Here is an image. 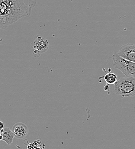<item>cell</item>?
<instances>
[{
  "instance_id": "5",
  "label": "cell",
  "mask_w": 135,
  "mask_h": 149,
  "mask_svg": "<svg viewBox=\"0 0 135 149\" xmlns=\"http://www.w3.org/2000/svg\"><path fill=\"white\" fill-rule=\"evenodd\" d=\"M117 54L125 59L135 63V44L128 43L123 45Z\"/></svg>"
},
{
  "instance_id": "1",
  "label": "cell",
  "mask_w": 135,
  "mask_h": 149,
  "mask_svg": "<svg viewBox=\"0 0 135 149\" xmlns=\"http://www.w3.org/2000/svg\"><path fill=\"white\" fill-rule=\"evenodd\" d=\"M36 0H0V28L5 29L22 17H29Z\"/></svg>"
},
{
  "instance_id": "4",
  "label": "cell",
  "mask_w": 135,
  "mask_h": 149,
  "mask_svg": "<svg viewBox=\"0 0 135 149\" xmlns=\"http://www.w3.org/2000/svg\"><path fill=\"white\" fill-rule=\"evenodd\" d=\"M31 46L34 49V56L36 57V55H38V57H39L41 54L47 51L49 48V42L47 40L40 35H38L36 38L31 43Z\"/></svg>"
},
{
  "instance_id": "10",
  "label": "cell",
  "mask_w": 135,
  "mask_h": 149,
  "mask_svg": "<svg viewBox=\"0 0 135 149\" xmlns=\"http://www.w3.org/2000/svg\"><path fill=\"white\" fill-rule=\"evenodd\" d=\"M2 136L1 134V132H0V140H2Z\"/></svg>"
},
{
  "instance_id": "6",
  "label": "cell",
  "mask_w": 135,
  "mask_h": 149,
  "mask_svg": "<svg viewBox=\"0 0 135 149\" xmlns=\"http://www.w3.org/2000/svg\"><path fill=\"white\" fill-rule=\"evenodd\" d=\"M12 131L15 137L19 139H23L27 136L28 134L27 126L22 122L16 123L12 127Z\"/></svg>"
},
{
  "instance_id": "2",
  "label": "cell",
  "mask_w": 135,
  "mask_h": 149,
  "mask_svg": "<svg viewBox=\"0 0 135 149\" xmlns=\"http://www.w3.org/2000/svg\"><path fill=\"white\" fill-rule=\"evenodd\" d=\"M114 93L122 97L135 96V77H125L117 80L114 86Z\"/></svg>"
},
{
  "instance_id": "11",
  "label": "cell",
  "mask_w": 135,
  "mask_h": 149,
  "mask_svg": "<svg viewBox=\"0 0 135 149\" xmlns=\"http://www.w3.org/2000/svg\"></svg>"
},
{
  "instance_id": "8",
  "label": "cell",
  "mask_w": 135,
  "mask_h": 149,
  "mask_svg": "<svg viewBox=\"0 0 135 149\" xmlns=\"http://www.w3.org/2000/svg\"><path fill=\"white\" fill-rule=\"evenodd\" d=\"M104 79L108 84H115L117 81V76L115 73L109 72L105 75Z\"/></svg>"
},
{
  "instance_id": "9",
  "label": "cell",
  "mask_w": 135,
  "mask_h": 149,
  "mask_svg": "<svg viewBox=\"0 0 135 149\" xmlns=\"http://www.w3.org/2000/svg\"><path fill=\"white\" fill-rule=\"evenodd\" d=\"M4 128L3 123L2 121H0V131L2 130Z\"/></svg>"
},
{
  "instance_id": "7",
  "label": "cell",
  "mask_w": 135,
  "mask_h": 149,
  "mask_svg": "<svg viewBox=\"0 0 135 149\" xmlns=\"http://www.w3.org/2000/svg\"><path fill=\"white\" fill-rule=\"evenodd\" d=\"M1 134L2 136V139L7 145H10L13 143V141L15 135L12 130L8 127H5L2 130L0 131Z\"/></svg>"
},
{
  "instance_id": "3",
  "label": "cell",
  "mask_w": 135,
  "mask_h": 149,
  "mask_svg": "<svg viewBox=\"0 0 135 149\" xmlns=\"http://www.w3.org/2000/svg\"><path fill=\"white\" fill-rule=\"evenodd\" d=\"M113 66L126 77H135V63L128 60L114 53L112 56Z\"/></svg>"
}]
</instances>
